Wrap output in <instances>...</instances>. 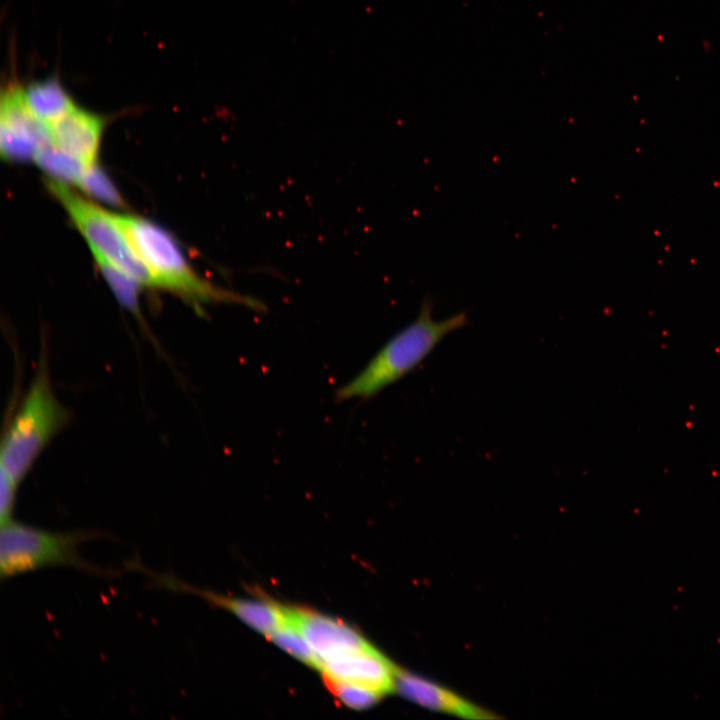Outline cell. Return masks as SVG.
<instances>
[{"instance_id":"5bb4252c","label":"cell","mask_w":720,"mask_h":720,"mask_svg":"<svg viewBox=\"0 0 720 720\" xmlns=\"http://www.w3.org/2000/svg\"><path fill=\"white\" fill-rule=\"evenodd\" d=\"M267 637L277 646L301 662L312 668H319V661L315 653L300 630L292 621L289 607H287V621L267 635Z\"/></svg>"},{"instance_id":"ac0fdd59","label":"cell","mask_w":720,"mask_h":720,"mask_svg":"<svg viewBox=\"0 0 720 720\" xmlns=\"http://www.w3.org/2000/svg\"><path fill=\"white\" fill-rule=\"evenodd\" d=\"M18 483L1 468L0 480V520L4 524L12 520V514L15 506L16 491Z\"/></svg>"},{"instance_id":"7a4b0ae2","label":"cell","mask_w":720,"mask_h":720,"mask_svg":"<svg viewBox=\"0 0 720 720\" xmlns=\"http://www.w3.org/2000/svg\"><path fill=\"white\" fill-rule=\"evenodd\" d=\"M111 538L103 531H50L13 519L1 524L0 577L9 579L49 567H69L80 572L113 578L120 572L98 566L80 553V547L91 540Z\"/></svg>"},{"instance_id":"5b68a950","label":"cell","mask_w":720,"mask_h":720,"mask_svg":"<svg viewBox=\"0 0 720 720\" xmlns=\"http://www.w3.org/2000/svg\"><path fill=\"white\" fill-rule=\"evenodd\" d=\"M47 186L85 237L92 253L99 254L142 285L159 287L158 280L113 214L83 199L61 181L48 180Z\"/></svg>"},{"instance_id":"8992f818","label":"cell","mask_w":720,"mask_h":720,"mask_svg":"<svg viewBox=\"0 0 720 720\" xmlns=\"http://www.w3.org/2000/svg\"><path fill=\"white\" fill-rule=\"evenodd\" d=\"M289 611L293 623L315 653L319 668L327 659L373 647L344 622L303 608L289 607Z\"/></svg>"},{"instance_id":"9c48e42d","label":"cell","mask_w":720,"mask_h":720,"mask_svg":"<svg viewBox=\"0 0 720 720\" xmlns=\"http://www.w3.org/2000/svg\"><path fill=\"white\" fill-rule=\"evenodd\" d=\"M48 126L55 146L79 158L87 166L95 163L104 126L101 117L76 106Z\"/></svg>"},{"instance_id":"9a60e30c","label":"cell","mask_w":720,"mask_h":720,"mask_svg":"<svg viewBox=\"0 0 720 720\" xmlns=\"http://www.w3.org/2000/svg\"><path fill=\"white\" fill-rule=\"evenodd\" d=\"M323 677L329 691L341 703L352 709H367L375 705L384 695L373 688L361 684Z\"/></svg>"},{"instance_id":"7c38bea8","label":"cell","mask_w":720,"mask_h":720,"mask_svg":"<svg viewBox=\"0 0 720 720\" xmlns=\"http://www.w3.org/2000/svg\"><path fill=\"white\" fill-rule=\"evenodd\" d=\"M34 160L54 180L78 185L88 167L82 160L53 143L39 148Z\"/></svg>"},{"instance_id":"277c9868","label":"cell","mask_w":720,"mask_h":720,"mask_svg":"<svg viewBox=\"0 0 720 720\" xmlns=\"http://www.w3.org/2000/svg\"><path fill=\"white\" fill-rule=\"evenodd\" d=\"M113 217L158 280L159 287L197 303L232 302L256 311L265 310L261 301L218 288L199 277L174 239L158 225L135 216L113 214Z\"/></svg>"},{"instance_id":"3957f363","label":"cell","mask_w":720,"mask_h":720,"mask_svg":"<svg viewBox=\"0 0 720 720\" xmlns=\"http://www.w3.org/2000/svg\"><path fill=\"white\" fill-rule=\"evenodd\" d=\"M70 411L56 397L41 357L37 371L3 436L0 464L19 484L48 443L70 422Z\"/></svg>"},{"instance_id":"52a82bcc","label":"cell","mask_w":720,"mask_h":720,"mask_svg":"<svg viewBox=\"0 0 720 720\" xmlns=\"http://www.w3.org/2000/svg\"><path fill=\"white\" fill-rule=\"evenodd\" d=\"M395 691L409 701L432 711L466 719L498 718L492 711L471 702L453 690L401 668L396 674Z\"/></svg>"},{"instance_id":"4fadbf2b","label":"cell","mask_w":720,"mask_h":720,"mask_svg":"<svg viewBox=\"0 0 720 720\" xmlns=\"http://www.w3.org/2000/svg\"><path fill=\"white\" fill-rule=\"evenodd\" d=\"M98 267L111 287L114 295L125 308L139 315L138 295L140 282L109 263L99 254L93 253Z\"/></svg>"},{"instance_id":"6da1fadb","label":"cell","mask_w":720,"mask_h":720,"mask_svg":"<svg viewBox=\"0 0 720 720\" xmlns=\"http://www.w3.org/2000/svg\"><path fill=\"white\" fill-rule=\"evenodd\" d=\"M434 303L424 297L417 316L394 334L350 381L336 390L337 401L369 399L418 367L451 333L465 327L468 313L437 319Z\"/></svg>"},{"instance_id":"30bf717a","label":"cell","mask_w":720,"mask_h":720,"mask_svg":"<svg viewBox=\"0 0 720 720\" xmlns=\"http://www.w3.org/2000/svg\"><path fill=\"white\" fill-rule=\"evenodd\" d=\"M0 127L30 139L39 148L53 143L49 126L33 114L23 88L16 83L9 84L2 92Z\"/></svg>"},{"instance_id":"2e32d148","label":"cell","mask_w":720,"mask_h":720,"mask_svg":"<svg viewBox=\"0 0 720 720\" xmlns=\"http://www.w3.org/2000/svg\"><path fill=\"white\" fill-rule=\"evenodd\" d=\"M79 186L93 197L116 207L125 206L114 184L108 176L95 164L86 168Z\"/></svg>"},{"instance_id":"e0dca14e","label":"cell","mask_w":720,"mask_h":720,"mask_svg":"<svg viewBox=\"0 0 720 720\" xmlns=\"http://www.w3.org/2000/svg\"><path fill=\"white\" fill-rule=\"evenodd\" d=\"M39 146L25 137L0 127V150L7 160L26 161L34 159Z\"/></svg>"},{"instance_id":"8fae6325","label":"cell","mask_w":720,"mask_h":720,"mask_svg":"<svg viewBox=\"0 0 720 720\" xmlns=\"http://www.w3.org/2000/svg\"><path fill=\"white\" fill-rule=\"evenodd\" d=\"M26 103L33 114L50 125L71 111L76 105L56 79L30 83L23 88Z\"/></svg>"},{"instance_id":"ba28073f","label":"cell","mask_w":720,"mask_h":720,"mask_svg":"<svg viewBox=\"0 0 720 720\" xmlns=\"http://www.w3.org/2000/svg\"><path fill=\"white\" fill-rule=\"evenodd\" d=\"M398 669L374 647L327 659L319 668L325 677L361 684L384 695L395 691Z\"/></svg>"}]
</instances>
